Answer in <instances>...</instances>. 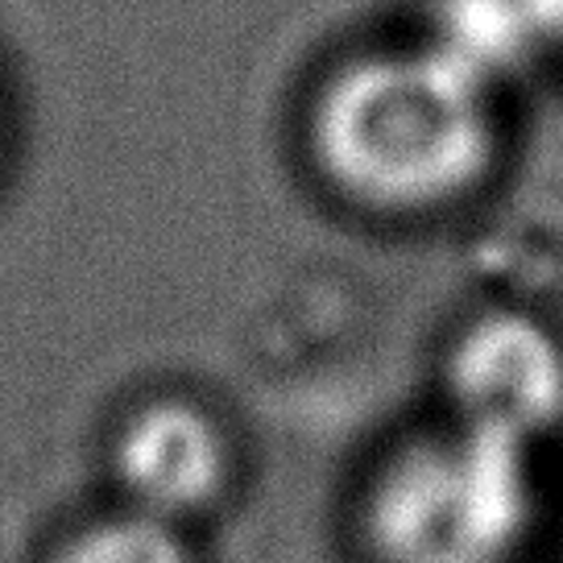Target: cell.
I'll return each instance as SVG.
<instances>
[{
	"label": "cell",
	"instance_id": "1",
	"mask_svg": "<svg viewBox=\"0 0 563 563\" xmlns=\"http://www.w3.org/2000/svg\"><path fill=\"white\" fill-rule=\"evenodd\" d=\"M302 137L335 199L386 220L435 216L501 158L497 88L427 42L356 54L316 88Z\"/></svg>",
	"mask_w": 563,
	"mask_h": 563
},
{
	"label": "cell",
	"instance_id": "2",
	"mask_svg": "<svg viewBox=\"0 0 563 563\" xmlns=\"http://www.w3.org/2000/svg\"><path fill=\"white\" fill-rule=\"evenodd\" d=\"M522 452L456 431L389 464L369 501L382 563H497L527 527Z\"/></svg>",
	"mask_w": 563,
	"mask_h": 563
},
{
	"label": "cell",
	"instance_id": "3",
	"mask_svg": "<svg viewBox=\"0 0 563 563\" xmlns=\"http://www.w3.org/2000/svg\"><path fill=\"white\" fill-rule=\"evenodd\" d=\"M236 468L224 419L183 394H158L124 410L108 440V476L121 510L178 530H191L229 501Z\"/></svg>",
	"mask_w": 563,
	"mask_h": 563
},
{
	"label": "cell",
	"instance_id": "4",
	"mask_svg": "<svg viewBox=\"0 0 563 563\" xmlns=\"http://www.w3.org/2000/svg\"><path fill=\"white\" fill-rule=\"evenodd\" d=\"M443 389L460 431L527 452L563 422V344L530 316H476L443 356Z\"/></svg>",
	"mask_w": 563,
	"mask_h": 563
},
{
	"label": "cell",
	"instance_id": "5",
	"mask_svg": "<svg viewBox=\"0 0 563 563\" xmlns=\"http://www.w3.org/2000/svg\"><path fill=\"white\" fill-rule=\"evenodd\" d=\"M497 88V79L543 46L534 0H443L440 34L427 42Z\"/></svg>",
	"mask_w": 563,
	"mask_h": 563
},
{
	"label": "cell",
	"instance_id": "6",
	"mask_svg": "<svg viewBox=\"0 0 563 563\" xmlns=\"http://www.w3.org/2000/svg\"><path fill=\"white\" fill-rule=\"evenodd\" d=\"M46 563H199L191 534L133 510L96 514L88 522L70 527Z\"/></svg>",
	"mask_w": 563,
	"mask_h": 563
},
{
	"label": "cell",
	"instance_id": "7",
	"mask_svg": "<svg viewBox=\"0 0 563 563\" xmlns=\"http://www.w3.org/2000/svg\"><path fill=\"white\" fill-rule=\"evenodd\" d=\"M534 18L543 30V46L563 51V0H534Z\"/></svg>",
	"mask_w": 563,
	"mask_h": 563
}]
</instances>
